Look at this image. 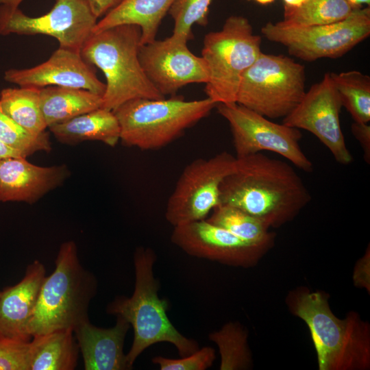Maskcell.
Here are the masks:
<instances>
[{
    "label": "cell",
    "mask_w": 370,
    "mask_h": 370,
    "mask_svg": "<svg viewBox=\"0 0 370 370\" xmlns=\"http://www.w3.org/2000/svg\"><path fill=\"white\" fill-rule=\"evenodd\" d=\"M310 200L289 164L262 152L236 158L234 170L220 186V204L240 208L269 227L294 217Z\"/></svg>",
    "instance_id": "6da1fadb"
},
{
    "label": "cell",
    "mask_w": 370,
    "mask_h": 370,
    "mask_svg": "<svg viewBox=\"0 0 370 370\" xmlns=\"http://www.w3.org/2000/svg\"><path fill=\"white\" fill-rule=\"evenodd\" d=\"M156 260L150 248L137 247L134 255V290L130 297L117 296L106 307V312L121 317L132 327L134 339L126 361L131 369L145 349L157 343L173 344L181 356L197 351L198 343L182 335L170 321L169 303L158 296L160 284L153 275Z\"/></svg>",
    "instance_id": "7a4b0ae2"
},
{
    "label": "cell",
    "mask_w": 370,
    "mask_h": 370,
    "mask_svg": "<svg viewBox=\"0 0 370 370\" xmlns=\"http://www.w3.org/2000/svg\"><path fill=\"white\" fill-rule=\"evenodd\" d=\"M140 40L138 25L123 24L92 33L82 47L83 58L98 67L106 79L101 108L113 111L132 99L165 98L141 66Z\"/></svg>",
    "instance_id": "3957f363"
},
{
    "label": "cell",
    "mask_w": 370,
    "mask_h": 370,
    "mask_svg": "<svg viewBox=\"0 0 370 370\" xmlns=\"http://www.w3.org/2000/svg\"><path fill=\"white\" fill-rule=\"evenodd\" d=\"M97 291V279L81 264L75 242L63 243L54 271L46 275L42 284L29 325V335L73 330L89 319V305Z\"/></svg>",
    "instance_id": "277c9868"
},
{
    "label": "cell",
    "mask_w": 370,
    "mask_h": 370,
    "mask_svg": "<svg viewBox=\"0 0 370 370\" xmlns=\"http://www.w3.org/2000/svg\"><path fill=\"white\" fill-rule=\"evenodd\" d=\"M295 314L309 328L320 370L367 368L369 364V330L356 316L339 319L319 292L297 293L292 299Z\"/></svg>",
    "instance_id": "5b68a950"
},
{
    "label": "cell",
    "mask_w": 370,
    "mask_h": 370,
    "mask_svg": "<svg viewBox=\"0 0 370 370\" xmlns=\"http://www.w3.org/2000/svg\"><path fill=\"white\" fill-rule=\"evenodd\" d=\"M217 103L208 97L186 101L182 96L134 99L113 110L120 126V140L142 150L162 148L207 116Z\"/></svg>",
    "instance_id": "8992f818"
},
{
    "label": "cell",
    "mask_w": 370,
    "mask_h": 370,
    "mask_svg": "<svg viewBox=\"0 0 370 370\" xmlns=\"http://www.w3.org/2000/svg\"><path fill=\"white\" fill-rule=\"evenodd\" d=\"M260 44V36L242 16L228 17L221 29L205 36L201 57L209 71L204 89L209 99L217 104L236 103L242 76L262 52Z\"/></svg>",
    "instance_id": "52a82bcc"
},
{
    "label": "cell",
    "mask_w": 370,
    "mask_h": 370,
    "mask_svg": "<svg viewBox=\"0 0 370 370\" xmlns=\"http://www.w3.org/2000/svg\"><path fill=\"white\" fill-rule=\"evenodd\" d=\"M305 92L304 65L283 55L261 52L242 76L236 103L277 119L287 116Z\"/></svg>",
    "instance_id": "ba28073f"
},
{
    "label": "cell",
    "mask_w": 370,
    "mask_h": 370,
    "mask_svg": "<svg viewBox=\"0 0 370 370\" xmlns=\"http://www.w3.org/2000/svg\"><path fill=\"white\" fill-rule=\"evenodd\" d=\"M264 37L286 47L288 53L305 61L343 56L370 34L369 6L356 9L346 18L330 24L306 27L284 26L268 22Z\"/></svg>",
    "instance_id": "9c48e42d"
},
{
    "label": "cell",
    "mask_w": 370,
    "mask_h": 370,
    "mask_svg": "<svg viewBox=\"0 0 370 370\" xmlns=\"http://www.w3.org/2000/svg\"><path fill=\"white\" fill-rule=\"evenodd\" d=\"M236 158L222 151L198 158L182 172L166 208L165 217L172 225L206 219L220 204V186L235 169Z\"/></svg>",
    "instance_id": "30bf717a"
},
{
    "label": "cell",
    "mask_w": 370,
    "mask_h": 370,
    "mask_svg": "<svg viewBox=\"0 0 370 370\" xmlns=\"http://www.w3.org/2000/svg\"><path fill=\"white\" fill-rule=\"evenodd\" d=\"M216 107L230 125L236 158L269 151L305 172L313 170L312 162L300 147L302 135L299 129L275 123L237 103H217Z\"/></svg>",
    "instance_id": "8fae6325"
},
{
    "label": "cell",
    "mask_w": 370,
    "mask_h": 370,
    "mask_svg": "<svg viewBox=\"0 0 370 370\" xmlns=\"http://www.w3.org/2000/svg\"><path fill=\"white\" fill-rule=\"evenodd\" d=\"M98 18L86 0H55L40 16H29L18 6L0 5V34H43L55 38L60 47L80 52Z\"/></svg>",
    "instance_id": "7c38bea8"
},
{
    "label": "cell",
    "mask_w": 370,
    "mask_h": 370,
    "mask_svg": "<svg viewBox=\"0 0 370 370\" xmlns=\"http://www.w3.org/2000/svg\"><path fill=\"white\" fill-rule=\"evenodd\" d=\"M342 107L330 74L327 73L284 117L283 124L310 132L330 150L337 162L349 164L353 156L347 147L341 127Z\"/></svg>",
    "instance_id": "4fadbf2b"
},
{
    "label": "cell",
    "mask_w": 370,
    "mask_h": 370,
    "mask_svg": "<svg viewBox=\"0 0 370 370\" xmlns=\"http://www.w3.org/2000/svg\"><path fill=\"white\" fill-rule=\"evenodd\" d=\"M188 40L171 35L141 45L138 58L141 66L152 84L163 95H175L184 86L206 84L209 71L202 57L188 48Z\"/></svg>",
    "instance_id": "5bb4252c"
},
{
    "label": "cell",
    "mask_w": 370,
    "mask_h": 370,
    "mask_svg": "<svg viewBox=\"0 0 370 370\" xmlns=\"http://www.w3.org/2000/svg\"><path fill=\"white\" fill-rule=\"evenodd\" d=\"M5 81L19 86H64L82 88L103 96L106 84L97 77L91 64L78 51L60 47L45 62L34 67L12 69L4 74Z\"/></svg>",
    "instance_id": "9a60e30c"
},
{
    "label": "cell",
    "mask_w": 370,
    "mask_h": 370,
    "mask_svg": "<svg viewBox=\"0 0 370 370\" xmlns=\"http://www.w3.org/2000/svg\"><path fill=\"white\" fill-rule=\"evenodd\" d=\"M171 238L190 256L234 264L248 261L264 247L251 245L206 219L175 226Z\"/></svg>",
    "instance_id": "2e32d148"
},
{
    "label": "cell",
    "mask_w": 370,
    "mask_h": 370,
    "mask_svg": "<svg viewBox=\"0 0 370 370\" xmlns=\"http://www.w3.org/2000/svg\"><path fill=\"white\" fill-rule=\"evenodd\" d=\"M70 175L65 164L41 166L25 157L0 160V201L37 202L61 186Z\"/></svg>",
    "instance_id": "e0dca14e"
},
{
    "label": "cell",
    "mask_w": 370,
    "mask_h": 370,
    "mask_svg": "<svg viewBox=\"0 0 370 370\" xmlns=\"http://www.w3.org/2000/svg\"><path fill=\"white\" fill-rule=\"evenodd\" d=\"M46 277L43 264H29L21 280L0 291V336L30 340L29 325Z\"/></svg>",
    "instance_id": "ac0fdd59"
},
{
    "label": "cell",
    "mask_w": 370,
    "mask_h": 370,
    "mask_svg": "<svg viewBox=\"0 0 370 370\" xmlns=\"http://www.w3.org/2000/svg\"><path fill=\"white\" fill-rule=\"evenodd\" d=\"M130 323L116 316L115 325L102 328L92 325L89 319L78 325L74 330L79 352L86 370L130 369L123 346Z\"/></svg>",
    "instance_id": "d6986e66"
},
{
    "label": "cell",
    "mask_w": 370,
    "mask_h": 370,
    "mask_svg": "<svg viewBox=\"0 0 370 370\" xmlns=\"http://www.w3.org/2000/svg\"><path fill=\"white\" fill-rule=\"evenodd\" d=\"M175 0H121L102 18L97 21L92 33L123 24H134L141 30V45L156 39L162 20Z\"/></svg>",
    "instance_id": "ffe728a7"
},
{
    "label": "cell",
    "mask_w": 370,
    "mask_h": 370,
    "mask_svg": "<svg viewBox=\"0 0 370 370\" xmlns=\"http://www.w3.org/2000/svg\"><path fill=\"white\" fill-rule=\"evenodd\" d=\"M60 143L76 145L100 141L114 147L120 140V126L112 110L99 108L48 127Z\"/></svg>",
    "instance_id": "44dd1931"
},
{
    "label": "cell",
    "mask_w": 370,
    "mask_h": 370,
    "mask_svg": "<svg viewBox=\"0 0 370 370\" xmlns=\"http://www.w3.org/2000/svg\"><path fill=\"white\" fill-rule=\"evenodd\" d=\"M40 104L48 128L101 108L102 96L82 88L51 86L40 88Z\"/></svg>",
    "instance_id": "7402d4cb"
},
{
    "label": "cell",
    "mask_w": 370,
    "mask_h": 370,
    "mask_svg": "<svg viewBox=\"0 0 370 370\" xmlns=\"http://www.w3.org/2000/svg\"><path fill=\"white\" fill-rule=\"evenodd\" d=\"M79 353L72 330L33 336L30 340L29 370L75 369Z\"/></svg>",
    "instance_id": "603a6c76"
},
{
    "label": "cell",
    "mask_w": 370,
    "mask_h": 370,
    "mask_svg": "<svg viewBox=\"0 0 370 370\" xmlns=\"http://www.w3.org/2000/svg\"><path fill=\"white\" fill-rule=\"evenodd\" d=\"M2 110L21 127L34 134L46 132L40 104V88H7L0 92Z\"/></svg>",
    "instance_id": "cb8c5ba5"
},
{
    "label": "cell",
    "mask_w": 370,
    "mask_h": 370,
    "mask_svg": "<svg viewBox=\"0 0 370 370\" xmlns=\"http://www.w3.org/2000/svg\"><path fill=\"white\" fill-rule=\"evenodd\" d=\"M206 220L253 245L265 246L271 240L269 226L263 221L230 205L217 206Z\"/></svg>",
    "instance_id": "d4e9b609"
},
{
    "label": "cell",
    "mask_w": 370,
    "mask_h": 370,
    "mask_svg": "<svg viewBox=\"0 0 370 370\" xmlns=\"http://www.w3.org/2000/svg\"><path fill=\"white\" fill-rule=\"evenodd\" d=\"M356 9L347 0H307L297 8L284 6V18L278 23L288 27L330 24L346 18Z\"/></svg>",
    "instance_id": "484cf974"
},
{
    "label": "cell",
    "mask_w": 370,
    "mask_h": 370,
    "mask_svg": "<svg viewBox=\"0 0 370 370\" xmlns=\"http://www.w3.org/2000/svg\"><path fill=\"white\" fill-rule=\"evenodd\" d=\"M340 96L342 106L345 107L354 122L370 121V77L358 71L339 73H330Z\"/></svg>",
    "instance_id": "4316f807"
},
{
    "label": "cell",
    "mask_w": 370,
    "mask_h": 370,
    "mask_svg": "<svg viewBox=\"0 0 370 370\" xmlns=\"http://www.w3.org/2000/svg\"><path fill=\"white\" fill-rule=\"evenodd\" d=\"M247 334L241 325L228 323L221 330L209 334L210 341L219 347L221 362L220 369H247L251 357L247 344Z\"/></svg>",
    "instance_id": "83f0119b"
},
{
    "label": "cell",
    "mask_w": 370,
    "mask_h": 370,
    "mask_svg": "<svg viewBox=\"0 0 370 370\" xmlns=\"http://www.w3.org/2000/svg\"><path fill=\"white\" fill-rule=\"evenodd\" d=\"M0 141L24 157L51 149L49 134H34L7 115L0 106Z\"/></svg>",
    "instance_id": "f1b7e54d"
},
{
    "label": "cell",
    "mask_w": 370,
    "mask_h": 370,
    "mask_svg": "<svg viewBox=\"0 0 370 370\" xmlns=\"http://www.w3.org/2000/svg\"><path fill=\"white\" fill-rule=\"evenodd\" d=\"M212 0H175L168 13L174 21L173 35L188 40L193 38L192 27L208 24L209 7Z\"/></svg>",
    "instance_id": "f546056e"
},
{
    "label": "cell",
    "mask_w": 370,
    "mask_h": 370,
    "mask_svg": "<svg viewBox=\"0 0 370 370\" xmlns=\"http://www.w3.org/2000/svg\"><path fill=\"white\" fill-rule=\"evenodd\" d=\"M30 340L0 336V370H29Z\"/></svg>",
    "instance_id": "4dcf8cb0"
},
{
    "label": "cell",
    "mask_w": 370,
    "mask_h": 370,
    "mask_svg": "<svg viewBox=\"0 0 370 370\" xmlns=\"http://www.w3.org/2000/svg\"><path fill=\"white\" fill-rule=\"evenodd\" d=\"M214 359V349L204 347L180 359L156 356L152 362L158 365L161 370H205L212 366Z\"/></svg>",
    "instance_id": "1f68e13d"
},
{
    "label": "cell",
    "mask_w": 370,
    "mask_h": 370,
    "mask_svg": "<svg viewBox=\"0 0 370 370\" xmlns=\"http://www.w3.org/2000/svg\"><path fill=\"white\" fill-rule=\"evenodd\" d=\"M354 136L359 142L365 162L370 163V125L368 123L354 122L351 126Z\"/></svg>",
    "instance_id": "d6a6232c"
},
{
    "label": "cell",
    "mask_w": 370,
    "mask_h": 370,
    "mask_svg": "<svg viewBox=\"0 0 370 370\" xmlns=\"http://www.w3.org/2000/svg\"><path fill=\"white\" fill-rule=\"evenodd\" d=\"M95 16L99 18L115 7L121 0H86Z\"/></svg>",
    "instance_id": "836d02e7"
},
{
    "label": "cell",
    "mask_w": 370,
    "mask_h": 370,
    "mask_svg": "<svg viewBox=\"0 0 370 370\" xmlns=\"http://www.w3.org/2000/svg\"><path fill=\"white\" fill-rule=\"evenodd\" d=\"M24 157L22 154L5 145L0 141V160L7 157Z\"/></svg>",
    "instance_id": "e575fe53"
},
{
    "label": "cell",
    "mask_w": 370,
    "mask_h": 370,
    "mask_svg": "<svg viewBox=\"0 0 370 370\" xmlns=\"http://www.w3.org/2000/svg\"><path fill=\"white\" fill-rule=\"evenodd\" d=\"M307 0H283L284 6L291 8L301 7Z\"/></svg>",
    "instance_id": "d590c367"
},
{
    "label": "cell",
    "mask_w": 370,
    "mask_h": 370,
    "mask_svg": "<svg viewBox=\"0 0 370 370\" xmlns=\"http://www.w3.org/2000/svg\"><path fill=\"white\" fill-rule=\"evenodd\" d=\"M355 8H363L364 5L369 6L370 0H347Z\"/></svg>",
    "instance_id": "8d00e7d4"
},
{
    "label": "cell",
    "mask_w": 370,
    "mask_h": 370,
    "mask_svg": "<svg viewBox=\"0 0 370 370\" xmlns=\"http://www.w3.org/2000/svg\"><path fill=\"white\" fill-rule=\"evenodd\" d=\"M23 0H0V5L5 4L13 6H18Z\"/></svg>",
    "instance_id": "74e56055"
},
{
    "label": "cell",
    "mask_w": 370,
    "mask_h": 370,
    "mask_svg": "<svg viewBox=\"0 0 370 370\" xmlns=\"http://www.w3.org/2000/svg\"><path fill=\"white\" fill-rule=\"evenodd\" d=\"M249 1H254L262 5H267V4L273 3L275 0H249Z\"/></svg>",
    "instance_id": "f35d334b"
}]
</instances>
